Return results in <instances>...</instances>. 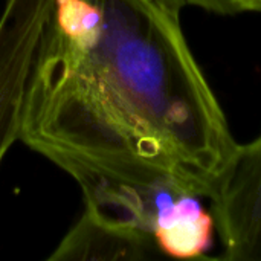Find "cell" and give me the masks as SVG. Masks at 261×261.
<instances>
[{"mask_svg": "<svg viewBox=\"0 0 261 261\" xmlns=\"http://www.w3.org/2000/svg\"><path fill=\"white\" fill-rule=\"evenodd\" d=\"M162 0H55L20 135L61 170L161 167L205 199L237 142Z\"/></svg>", "mask_w": 261, "mask_h": 261, "instance_id": "1", "label": "cell"}, {"mask_svg": "<svg viewBox=\"0 0 261 261\" xmlns=\"http://www.w3.org/2000/svg\"><path fill=\"white\" fill-rule=\"evenodd\" d=\"M55 0H6L0 15V164L20 139L29 87Z\"/></svg>", "mask_w": 261, "mask_h": 261, "instance_id": "2", "label": "cell"}, {"mask_svg": "<svg viewBox=\"0 0 261 261\" xmlns=\"http://www.w3.org/2000/svg\"><path fill=\"white\" fill-rule=\"evenodd\" d=\"M206 200L223 249L222 257L261 261V135L236 145Z\"/></svg>", "mask_w": 261, "mask_h": 261, "instance_id": "3", "label": "cell"}, {"mask_svg": "<svg viewBox=\"0 0 261 261\" xmlns=\"http://www.w3.org/2000/svg\"><path fill=\"white\" fill-rule=\"evenodd\" d=\"M156 254L161 252L150 236L84 206L49 260H144Z\"/></svg>", "mask_w": 261, "mask_h": 261, "instance_id": "4", "label": "cell"}, {"mask_svg": "<svg viewBox=\"0 0 261 261\" xmlns=\"http://www.w3.org/2000/svg\"><path fill=\"white\" fill-rule=\"evenodd\" d=\"M203 197H184L153 234L161 254L173 258L202 257L213 246L214 220L202 203Z\"/></svg>", "mask_w": 261, "mask_h": 261, "instance_id": "5", "label": "cell"}, {"mask_svg": "<svg viewBox=\"0 0 261 261\" xmlns=\"http://www.w3.org/2000/svg\"><path fill=\"white\" fill-rule=\"evenodd\" d=\"M171 9L180 12L185 8H199L219 15L239 14V0H162Z\"/></svg>", "mask_w": 261, "mask_h": 261, "instance_id": "6", "label": "cell"}, {"mask_svg": "<svg viewBox=\"0 0 261 261\" xmlns=\"http://www.w3.org/2000/svg\"><path fill=\"white\" fill-rule=\"evenodd\" d=\"M240 12H261V0H239Z\"/></svg>", "mask_w": 261, "mask_h": 261, "instance_id": "7", "label": "cell"}]
</instances>
